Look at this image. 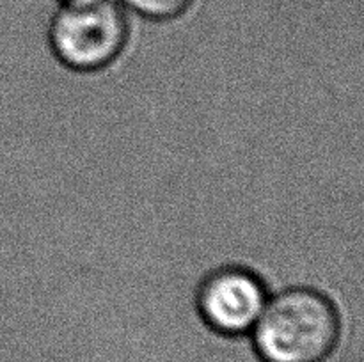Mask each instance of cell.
<instances>
[{
	"label": "cell",
	"mask_w": 364,
	"mask_h": 362,
	"mask_svg": "<svg viewBox=\"0 0 364 362\" xmlns=\"http://www.w3.org/2000/svg\"><path fill=\"white\" fill-rule=\"evenodd\" d=\"M343 332L340 307L311 284H290L270 293L249 334L259 362H326Z\"/></svg>",
	"instance_id": "6da1fadb"
},
{
	"label": "cell",
	"mask_w": 364,
	"mask_h": 362,
	"mask_svg": "<svg viewBox=\"0 0 364 362\" xmlns=\"http://www.w3.org/2000/svg\"><path fill=\"white\" fill-rule=\"evenodd\" d=\"M57 64L73 73H98L116 64L132 39L130 13L117 0L57 6L45 32Z\"/></svg>",
	"instance_id": "7a4b0ae2"
},
{
	"label": "cell",
	"mask_w": 364,
	"mask_h": 362,
	"mask_svg": "<svg viewBox=\"0 0 364 362\" xmlns=\"http://www.w3.org/2000/svg\"><path fill=\"white\" fill-rule=\"evenodd\" d=\"M270 293L272 287L258 270L242 263H223L199 279L194 311L212 334L240 339L255 329Z\"/></svg>",
	"instance_id": "3957f363"
},
{
	"label": "cell",
	"mask_w": 364,
	"mask_h": 362,
	"mask_svg": "<svg viewBox=\"0 0 364 362\" xmlns=\"http://www.w3.org/2000/svg\"><path fill=\"white\" fill-rule=\"evenodd\" d=\"M134 16L148 21H173L183 16L194 0H117Z\"/></svg>",
	"instance_id": "277c9868"
},
{
	"label": "cell",
	"mask_w": 364,
	"mask_h": 362,
	"mask_svg": "<svg viewBox=\"0 0 364 362\" xmlns=\"http://www.w3.org/2000/svg\"><path fill=\"white\" fill-rule=\"evenodd\" d=\"M95 2V0H57L59 6H77V4H89Z\"/></svg>",
	"instance_id": "5b68a950"
},
{
	"label": "cell",
	"mask_w": 364,
	"mask_h": 362,
	"mask_svg": "<svg viewBox=\"0 0 364 362\" xmlns=\"http://www.w3.org/2000/svg\"><path fill=\"white\" fill-rule=\"evenodd\" d=\"M361 362H364V358H363V361H361Z\"/></svg>",
	"instance_id": "8992f818"
}]
</instances>
